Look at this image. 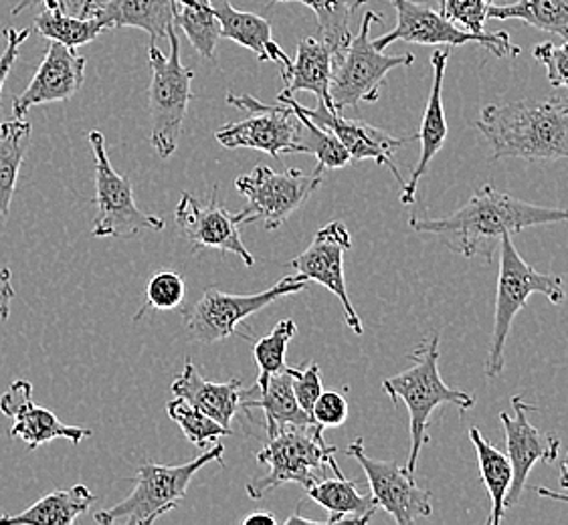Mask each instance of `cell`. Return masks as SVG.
Instances as JSON below:
<instances>
[{"label": "cell", "instance_id": "16", "mask_svg": "<svg viewBox=\"0 0 568 525\" xmlns=\"http://www.w3.org/2000/svg\"><path fill=\"white\" fill-rule=\"evenodd\" d=\"M351 247H353V240L346 225L341 220H332L316 233L306 251L292 259L290 267H294L297 275H302L306 281H316L338 297L348 328L356 336H361L363 321L356 316V309L346 289V277H344V255Z\"/></svg>", "mask_w": 568, "mask_h": 525}, {"label": "cell", "instance_id": "28", "mask_svg": "<svg viewBox=\"0 0 568 525\" xmlns=\"http://www.w3.org/2000/svg\"><path fill=\"white\" fill-rule=\"evenodd\" d=\"M95 502L85 485H73L69 490L49 493L21 514H0V524L9 525H69L88 514Z\"/></svg>", "mask_w": 568, "mask_h": 525}, {"label": "cell", "instance_id": "45", "mask_svg": "<svg viewBox=\"0 0 568 525\" xmlns=\"http://www.w3.org/2000/svg\"><path fill=\"white\" fill-rule=\"evenodd\" d=\"M14 296L17 294H14V287H12V271L9 267H0V323L9 320Z\"/></svg>", "mask_w": 568, "mask_h": 525}, {"label": "cell", "instance_id": "38", "mask_svg": "<svg viewBox=\"0 0 568 525\" xmlns=\"http://www.w3.org/2000/svg\"><path fill=\"white\" fill-rule=\"evenodd\" d=\"M184 296H186V286H184L181 275L174 274V271H162V274L154 275L146 287V303L138 311L136 321L149 309L171 311V309L181 308Z\"/></svg>", "mask_w": 568, "mask_h": 525}, {"label": "cell", "instance_id": "41", "mask_svg": "<svg viewBox=\"0 0 568 525\" xmlns=\"http://www.w3.org/2000/svg\"><path fill=\"white\" fill-rule=\"evenodd\" d=\"M348 400L344 399V394L336 390H328L320 394L314 409H312V419L314 423L320 424L322 429H336L348 421Z\"/></svg>", "mask_w": 568, "mask_h": 525}, {"label": "cell", "instance_id": "30", "mask_svg": "<svg viewBox=\"0 0 568 525\" xmlns=\"http://www.w3.org/2000/svg\"><path fill=\"white\" fill-rule=\"evenodd\" d=\"M29 144L31 122H24V117H14L0 126V220L9 215Z\"/></svg>", "mask_w": 568, "mask_h": 525}, {"label": "cell", "instance_id": "19", "mask_svg": "<svg viewBox=\"0 0 568 525\" xmlns=\"http://www.w3.org/2000/svg\"><path fill=\"white\" fill-rule=\"evenodd\" d=\"M0 412L14 421L9 434L21 439L29 451L55 439H65L73 445H80L81 441L91 436L88 429L61 423L53 412L37 406L33 402V384L29 380H14L4 390V394L0 397Z\"/></svg>", "mask_w": 568, "mask_h": 525}, {"label": "cell", "instance_id": "11", "mask_svg": "<svg viewBox=\"0 0 568 525\" xmlns=\"http://www.w3.org/2000/svg\"><path fill=\"white\" fill-rule=\"evenodd\" d=\"M306 287V279L297 274L287 275L262 294L250 296H233L216 287H206L205 294L194 303L191 311H184V326L196 342L206 346L223 342L237 331L241 321L272 306L273 301L282 297L304 291Z\"/></svg>", "mask_w": 568, "mask_h": 525}, {"label": "cell", "instance_id": "20", "mask_svg": "<svg viewBox=\"0 0 568 525\" xmlns=\"http://www.w3.org/2000/svg\"><path fill=\"white\" fill-rule=\"evenodd\" d=\"M85 65L88 61L81 58L78 49H69L58 41H51L33 80L21 95L14 97L12 115L17 120H23L34 105L71 100L83 85Z\"/></svg>", "mask_w": 568, "mask_h": 525}, {"label": "cell", "instance_id": "27", "mask_svg": "<svg viewBox=\"0 0 568 525\" xmlns=\"http://www.w3.org/2000/svg\"><path fill=\"white\" fill-rule=\"evenodd\" d=\"M243 411L260 409L265 416L267 434L277 433L285 426H306L314 424V419L307 414L296 400L292 389V366L275 372L267 380V387L260 392V399H245L241 402Z\"/></svg>", "mask_w": 568, "mask_h": 525}, {"label": "cell", "instance_id": "9", "mask_svg": "<svg viewBox=\"0 0 568 525\" xmlns=\"http://www.w3.org/2000/svg\"><path fill=\"white\" fill-rule=\"evenodd\" d=\"M90 137L91 154L95 161V205L98 215L91 229L93 239H132L142 230H162L164 220L144 213L136 205L134 186L128 176L114 171L102 132L93 130Z\"/></svg>", "mask_w": 568, "mask_h": 525}, {"label": "cell", "instance_id": "36", "mask_svg": "<svg viewBox=\"0 0 568 525\" xmlns=\"http://www.w3.org/2000/svg\"><path fill=\"white\" fill-rule=\"evenodd\" d=\"M296 331V321H277V326L265 338H262L260 342H255V346H253V358H255V362L260 366V377H257V382H255L257 392H262L267 387L270 377H273L280 370H284L285 366H287L285 364V352H287L290 342L294 340Z\"/></svg>", "mask_w": 568, "mask_h": 525}, {"label": "cell", "instance_id": "7", "mask_svg": "<svg viewBox=\"0 0 568 525\" xmlns=\"http://www.w3.org/2000/svg\"><path fill=\"white\" fill-rule=\"evenodd\" d=\"M166 41L171 43V55L166 58L156 43H150L149 58L152 68L150 81V140L162 161L171 158L181 142L184 117L189 103L193 102V69L181 61V41L174 27L169 29Z\"/></svg>", "mask_w": 568, "mask_h": 525}, {"label": "cell", "instance_id": "46", "mask_svg": "<svg viewBox=\"0 0 568 525\" xmlns=\"http://www.w3.org/2000/svg\"><path fill=\"white\" fill-rule=\"evenodd\" d=\"M255 524H265V525H275L277 524V519H275V515L270 514V512H260V514H251L243 519V525H255Z\"/></svg>", "mask_w": 568, "mask_h": 525}, {"label": "cell", "instance_id": "8", "mask_svg": "<svg viewBox=\"0 0 568 525\" xmlns=\"http://www.w3.org/2000/svg\"><path fill=\"white\" fill-rule=\"evenodd\" d=\"M383 23L375 11L364 14L361 31L353 34L348 49L334 61L329 80V100L334 110L342 114L344 107H356L361 103H375L387 85V75L398 68H410L415 63L413 53L385 55L373 45L371 24Z\"/></svg>", "mask_w": 568, "mask_h": 525}, {"label": "cell", "instance_id": "2", "mask_svg": "<svg viewBox=\"0 0 568 525\" xmlns=\"http://www.w3.org/2000/svg\"><path fill=\"white\" fill-rule=\"evenodd\" d=\"M476 127L488 142L491 161L568 158V97L562 95L489 103Z\"/></svg>", "mask_w": 568, "mask_h": 525}, {"label": "cell", "instance_id": "17", "mask_svg": "<svg viewBox=\"0 0 568 525\" xmlns=\"http://www.w3.org/2000/svg\"><path fill=\"white\" fill-rule=\"evenodd\" d=\"M277 103L292 105L300 114L307 115L314 124L329 130L334 136L341 140L342 146L348 150L353 162L375 161L378 166H388L393 176L400 184V188L405 186V178L400 176L393 156H395L398 148H403L413 137L390 136L385 130L371 126V124L361 122V120H346L338 112L328 110L326 103L318 102V107L307 110L294 100V95H285V93L277 95Z\"/></svg>", "mask_w": 568, "mask_h": 525}, {"label": "cell", "instance_id": "15", "mask_svg": "<svg viewBox=\"0 0 568 525\" xmlns=\"http://www.w3.org/2000/svg\"><path fill=\"white\" fill-rule=\"evenodd\" d=\"M176 225L182 237L191 243V251L215 249L221 253L237 255L245 267L255 265V257L247 251L240 235V225L235 215H231L219 200V186H213L209 198L201 200L196 196L184 193L181 203L174 210Z\"/></svg>", "mask_w": 568, "mask_h": 525}, {"label": "cell", "instance_id": "34", "mask_svg": "<svg viewBox=\"0 0 568 525\" xmlns=\"http://www.w3.org/2000/svg\"><path fill=\"white\" fill-rule=\"evenodd\" d=\"M174 24L181 27L201 58L215 59L221 27L211 0H176Z\"/></svg>", "mask_w": 568, "mask_h": 525}, {"label": "cell", "instance_id": "1", "mask_svg": "<svg viewBox=\"0 0 568 525\" xmlns=\"http://www.w3.org/2000/svg\"><path fill=\"white\" fill-rule=\"evenodd\" d=\"M568 220V208L530 205L496 191L491 184L479 186L466 205L442 218L410 217L409 227L435 235L449 249L464 257L481 255L491 261V243L506 235L542 225Z\"/></svg>", "mask_w": 568, "mask_h": 525}, {"label": "cell", "instance_id": "6", "mask_svg": "<svg viewBox=\"0 0 568 525\" xmlns=\"http://www.w3.org/2000/svg\"><path fill=\"white\" fill-rule=\"evenodd\" d=\"M535 294H542L552 303H562L565 287L562 277L540 274L530 262L524 261L516 249L510 235L500 239V274H498V294L494 309V330L489 338L488 356L484 362V372L488 378H498L504 372L506 340L510 336L514 318L523 311L526 301Z\"/></svg>", "mask_w": 568, "mask_h": 525}, {"label": "cell", "instance_id": "5", "mask_svg": "<svg viewBox=\"0 0 568 525\" xmlns=\"http://www.w3.org/2000/svg\"><path fill=\"white\" fill-rule=\"evenodd\" d=\"M336 446L326 445L324 429L320 424L285 426L277 433L267 434V443L257 453V463L267 465L270 473L247 483L251 500H262L265 493L282 487L285 483H297L312 487L318 481L320 471L329 467L336 477H342L336 463Z\"/></svg>", "mask_w": 568, "mask_h": 525}, {"label": "cell", "instance_id": "13", "mask_svg": "<svg viewBox=\"0 0 568 525\" xmlns=\"http://www.w3.org/2000/svg\"><path fill=\"white\" fill-rule=\"evenodd\" d=\"M227 102L240 110L251 112V117L221 127L216 132V142L229 150H262L273 158H282V154H304L300 144L302 120L287 105H265L251 95H233L229 93Z\"/></svg>", "mask_w": 568, "mask_h": 525}, {"label": "cell", "instance_id": "26", "mask_svg": "<svg viewBox=\"0 0 568 525\" xmlns=\"http://www.w3.org/2000/svg\"><path fill=\"white\" fill-rule=\"evenodd\" d=\"M307 497L322 505L329 517L326 524H368L378 509L373 495H363L348 477L316 481L307 487Z\"/></svg>", "mask_w": 568, "mask_h": 525}, {"label": "cell", "instance_id": "50", "mask_svg": "<svg viewBox=\"0 0 568 525\" xmlns=\"http://www.w3.org/2000/svg\"><path fill=\"white\" fill-rule=\"evenodd\" d=\"M444 2L445 0H439V4H442V7H444Z\"/></svg>", "mask_w": 568, "mask_h": 525}, {"label": "cell", "instance_id": "44", "mask_svg": "<svg viewBox=\"0 0 568 525\" xmlns=\"http://www.w3.org/2000/svg\"><path fill=\"white\" fill-rule=\"evenodd\" d=\"M45 0H19L17 7L12 9V17H19L21 12L31 11L34 7L43 4ZM95 0H58L59 7L65 12L78 11V17H90L91 7Z\"/></svg>", "mask_w": 568, "mask_h": 525}, {"label": "cell", "instance_id": "47", "mask_svg": "<svg viewBox=\"0 0 568 525\" xmlns=\"http://www.w3.org/2000/svg\"><path fill=\"white\" fill-rule=\"evenodd\" d=\"M536 493H538L540 497L552 500V502L568 503V493L550 492V490H546V487H538Z\"/></svg>", "mask_w": 568, "mask_h": 525}, {"label": "cell", "instance_id": "22", "mask_svg": "<svg viewBox=\"0 0 568 525\" xmlns=\"http://www.w3.org/2000/svg\"><path fill=\"white\" fill-rule=\"evenodd\" d=\"M447 59H449V51L447 49L433 53L432 92H429L427 105H425L420 132L415 136L420 140V156L417 166L413 168L409 181L403 186V193H400V203L403 205L415 203V195H417L420 178L427 174L429 164L437 156V152L444 148L445 140H447V120H445L444 110V78L445 69H447Z\"/></svg>", "mask_w": 568, "mask_h": 525}, {"label": "cell", "instance_id": "39", "mask_svg": "<svg viewBox=\"0 0 568 525\" xmlns=\"http://www.w3.org/2000/svg\"><path fill=\"white\" fill-rule=\"evenodd\" d=\"M491 0H445L442 12L449 21L464 24L471 33H486L484 23L488 19Z\"/></svg>", "mask_w": 568, "mask_h": 525}, {"label": "cell", "instance_id": "24", "mask_svg": "<svg viewBox=\"0 0 568 525\" xmlns=\"http://www.w3.org/2000/svg\"><path fill=\"white\" fill-rule=\"evenodd\" d=\"M211 4L221 27L219 39H229L250 49L262 63L273 61L282 69L292 65V59L287 58L284 49L273 41L272 24L267 19L255 12L237 11L231 0H211Z\"/></svg>", "mask_w": 568, "mask_h": 525}, {"label": "cell", "instance_id": "32", "mask_svg": "<svg viewBox=\"0 0 568 525\" xmlns=\"http://www.w3.org/2000/svg\"><path fill=\"white\" fill-rule=\"evenodd\" d=\"M43 7V12H39L34 19V31L61 45L78 49L105 33V27L98 19L73 17L59 7L58 0H45Z\"/></svg>", "mask_w": 568, "mask_h": 525}, {"label": "cell", "instance_id": "12", "mask_svg": "<svg viewBox=\"0 0 568 525\" xmlns=\"http://www.w3.org/2000/svg\"><path fill=\"white\" fill-rule=\"evenodd\" d=\"M390 4L397 11V24L387 34H381L373 39V45L378 51H385L387 47L405 41L417 45H449L459 47L467 43H478L486 47L489 53L496 58L520 55V47L511 45L510 34L506 31L498 33H471L462 29L459 24L449 21L444 12H437L425 2L415 0H390Z\"/></svg>", "mask_w": 568, "mask_h": 525}, {"label": "cell", "instance_id": "42", "mask_svg": "<svg viewBox=\"0 0 568 525\" xmlns=\"http://www.w3.org/2000/svg\"><path fill=\"white\" fill-rule=\"evenodd\" d=\"M292 389H294L300 406L312 416V409L324 390L322 389L320 366L316 362H310L304 370L292 368Z\"/></svg>", "mask_w": 568, "mask_h": 525}, {"label": "cell", "instance_id": "10", "mask_svg": "<svg viewBox=\"0 0 568 525\" xmlns=\"http://www.w3.org/2000/svg\"><path fill=\"white\" fill-rule=\"evenodd\" d=\"M322 186V174H304L297 168L275 172L257 166L235 181V188L247 198V205L235 215L237 225L262 223L267 230L280 229Z\"/></svg>", "mask_w": 568, "mask_h": 525}, {"label": "cell", "instance_id": "37", "mask_svg": "<svg viewBox=\"0 0 568 525\" xmlns=\"http://www.w3.org/2000/svg\"><path fill=\"white\" fill-rule=\"evenodd\" d=\"M166 412L174 423L182 429L184 436L193 443L194 446H205L209 443H216L221 436H227L233 433L231 429H225L223 424L216 423L205 412L194 409L186 400L174 399L166 404Z\"/></svg>", "mask_w": 568, "mask_h": 525}, {"label": "cell", "instance_id": "49", "mask_svg": "<svg viewBox=\"0 0 568 525\" xmlns=\"http://www.w3.org/2000/svg\"><path fill=\"white\" fill-rule=\"evenodd\" d=\"M560 485H562L565 490H568V449L567 457L560 463Z\"/></svg>", "mask_w": 568, "mask_h": 525}, {"label": "cell", "instance_id": "3", "mask_svg": "<svg viewBox=\"0 0 568 525\" xmlns=\"http://www.w3.org/2000/svg\"><path fill=\"white\" fill-rule=\"evenodd\" d=\"M439 343L442 336L433 333L410 352L413 364L397 377L385 378L383 390L393 404L403 402L410 416V453L407 469L417 471L420 449L429 443L427 426L433 412L444 404H454L459 411H469L476 404V394L449 389L439 374Z\"/></svg>", "mask_w": 568, "mask_h": 525}, {"label": "cell", "instance_id": "14", "mask_svg": "<svg viewBox=\"0 0 568 525\" xmlns=\"http://www.w3.org/2000/svg\"><path fill=\"white\" fill-rule=\"evenodd\" d=\"M346 453L363 467L371 485V495L378 507L393 515L398 525H413L420 517H432V492L420 490L415 473H410L409 469L400 467L393 461L368 457L363 439H356L353 445H348Z\"/></svg>", "mask_w": 568, "mask_h": 525}, {"label": "cell", "instance_id": "40", "mask_svg": "<svg viewBox=\"0 0 568 525\" xmlns=\"http://www.w3.org/2000/svg\"><path fill=\"white\" fill-rule=\"evenodd\" d=\"M536 61L546 68V78L552 87L568 90V41L557 47L552 43H540L532 51Z\"/></svg>", "mask_w": 568, "mask_h": 525}, {"label": "cell", "instance_id": "31", "mask_svg": "<svg viewBox=\"0 0 568 525\" xmlns=\"http://www.w3.org/2000/svg\"><path fill=\"white\" fill-rule=\"evenodd\" d=\"M273 2H300L312 9L318 19V39L328 47L334 61L342 58L353 41L351 19L356 9L368 0H273Z\"/></svg>", "mask_w": 568, "mask_h": 525}, {"label": "cell", "instance_id": "21", "mask_svg": "<svg viewBox=\"0 0 568 525\" xmlns=\"http://www.w3.org/2000/svg\"><path fill=\"white\" fill-rule=\"evenodd\" d=\"M172 394L186 400L194 409L205 412L213 421L231 429L233 419L241 411V402L251 399L253 389H245L241 378H231L227 382H211L201 377L193 358L186 356L179 377L171 384Z\"/></svg>", "mask_w": 568, "mask_h": 525}, {"label": "cell", "instance_id": "4", "mask_svg": "<svg viewBox=\"0 0 568 525\" xmlns=\"http://www.w3.org/2000/svg\"><path fill=\"white\" fill-rule=\"evenodd\" d=\"M223 457H225V445H213L203 455L174 467L146 461L138 469L134 477L136 487L132 493L122 502L115 503L114 507L98 512L93 515V519L102 525L154 524L159 517L181 505L196 471H201L209 463L223 465Z\"/></svg>", "mask_w": 568, "mask_h": 525}, {"label": "cell", "instance_id": "48", "mask_svg": "<svg viewBox=\"0 0 568 525\" xmlns=\"http://www.w3.org/2000/svg\"><path fill=\"white\" fill-rule=\"evenodd\" d=\"M285 524L292 525V524H312V525H320L322 522H316V519H310V517H304V515H292L290 519H285Z\"/></svg>", "mask_w": 568, "mask_h": 525}, {"label": "cell", "instance_id": "35", "mask_svg": "<svg viewBox=\"0 0 568 525\" xmlns=\"http://www.w3.org/2000/svg\"><path fill=\"white\" fill-rule=\"evenodd\" d=\"M292 107V105H290ZM294 110V107H292ZM300 120H302V136L300 144L304 148V154H312L318 161L316 172L322 174L324 171H341L344 166H348L353 158L348 154V150L342 146L341 140L334 136L326 127L314 124L307 115L300 114L294 110Z\"/></svg>", "mask_w": 568, "mask_h": 525}, {"label": "cell", "instance_id": "18", "mask_svg": "<svg viewBox=\"0 0 568 525\" xmlns=\"http://www.w3.org/2000/svg\"><path fill=\"white\" fill-rule=\"evenodd\" d=\"M511 406L516 416L511 419L508 412H500V421L506 433V449L510 459L511 477L510 492L506 495V509L514 507L523 497L526 481L530 477V471L536 463H552L560 453L558 436L538 431L535 424L528 421V412L535 411V404L524 402L523 397H514Z\"/></svg>", "mask_w": 568, "mask_h": 525}, {"label": "cell", "instance_id": "23", "mask_svg": "<svg viewBox=\"0 0 568 525\" xmlns=\"http://www.w3.org/2000/svg\"><path fill=\"white\" fill-rule=\"evenodd\" d=\"M174 9L176 0H95L90 17L98 19L105 31L122 27L146 31L150 41L156 43L174 27Z\"/></svg>", "mask_w": 568, "mask_h": 525}, {"label": "cell", "instance_id": "43", "mask_svg": "<svg viewBox=\"0 0 568 525\" xmlns=\"http://www.w3.org/2000/svg\"><path fill=\"white\" fill-rule=\"evenodd\" d=\"M2 34H4L7 47H4V51H2V55H0V97H2L4 83H7L9 75H11L12 65H14V61L19 59V49H21L24 41L29 39L31 31H29V29H21V31H17V29L7 27V29L2 31Z\"/></svg>", "mask_w": 568, "mask_h": 525}, {"label": "cell", "instance_id": "29", "mask_svg": "<svg viewBox=\"0 0 568 525\" xmlns=\"http://www.w3.org/2000/svg\"><path fill=\"white\" fill-rule=\"evenodd\" d=\"M469 441L478 451L479 473L491 500L488 525L501 524L506 515V495L510 492L511 477H514L510 459L506 453H501L500 449L491 445L488 439L479 433L478 426L469 429Z\"/></svg>", "mask_w": 568, "mask_h": 525}, {"label": "cell", "instance_id": "25", "mask_svg": "<svg viewBox=\"0 0 568 525\" xmlns=\"http://www.w3.org/2000/svg\"><path fill=\"white\" fill-rule=\"evenodd\" d=\"M334 55L328 47L320 39L306 37L297 43L296 59L292 65L282 69V78L285 81V95H294L297 92L314 93L318 102L326 103L328 110L336 112L329 100V80H332Z\"/></svg>", "mask_w": 568, "mask_h": 525}, {"label": "cell", "instance_id": "33", "mask_svg": "<svg viewBox=\"0 0 568 525\" xmlns=\"http://www.w3.org/2000/svg\"><path fill=\"white\" fill-rule=\"evenodd\" d=\"M488 19H518L535 29L558 34L568 41V0H518L501 7L491 4L488 9Z\"/></svg>", "mask_w": 568, "mask_h": 525}]
</instances>
